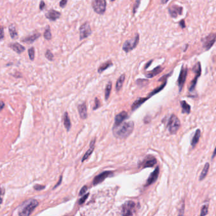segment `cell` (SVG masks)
I'll list each match as a JSON object with an SVG mask.
<instances>
[{
    "mask_svg": "<svg viewBox=\"0 0 216 216\" xmlns=\"http://www.w3.org/2000/svg\"><path fill=\"white\" fill-rule=\"evenodd\" d=\"M163 70H164V68L160 66H159L156 68H154L152 71H150L149 72L147 73V74H146L145 76L147 77V78H152V77L156 76L159 74H160Z\"/></svg>",
    "mask_w": 216,
    "mask_h": 216,
    "instance_id": "ffe728a7",
    "label": "cell"
},
{
    "mask_svg": "<svg viewBox=\"0 0 216 216\" xmlns=\"http://www.w3.org/2000/svg\"><path fill=\"white\" fill-rule=\"evenodd\" d=\"M134 122L129 121L124 122L117 126H114L113 132L114 136L119 139H125L128 137L133 131Z\"/></svg>",
    "mask_w": 216,
    "mask_h": 216,
    "instance_id": "6da1fadb",
    "label": "cell"
},
{
    "mask_svg": "<svg viewBox=\"0 0 216 216\" xmlns=\"http://www.w3.org/2000/svg\"><path fill=\"white\" fill-rule=\"evenodd\" d=\"M92 7L96 14L99 15L104 14L106 10V0H92Z\"/></svg>",
    "mask_w": 216,
    "mask_h": 216,
    "instance_id": "5b68a950",
    "label": "cell"
},
{
    "mask_svg": "<svg viewBox=\"0 0 216 216\" xmlns=\"http://www.w3.org/2000/svg\"><path fill=\"white\" fill-rule=\"evenodd\" d=\"M95 143H96L95 140H93L91 141V145H90V148H89V150L87 151V152L85 153V155H84L83 158H81V162H84L85 160L87 159V158L91 156V155L93 152V150H94V148H95Z\"/></svg>",
    "mask_w": 216,
    "mask_h": 216,
    "instance_id": "603a6c76",
    "label": "cell"
},
{
    "mask_svg": "<svg viewBox=\"0 0 216 216\" xmlns=\"http://www.w3.org/2000/svg\"><path fill=\"white\" fill-rule=\"evenodd\" d=\"M152 61H153L152 60H150V61H149V62H148L147 63H146V65H145V68H144L145 69V70H146V69H147V68H148V67H149V66H150V65H151V64H152Z\"/></svg>",
    "mask_w": 216,
    "mask_h": 216,
    "instance_id": "7dc6e473",
    "label": "cell"
},
{
    "mask_svg": "<svg viewBox=\"0 0 216 216\" xmlns=\"http://www.w3.org/2000/svg\"><path fill=\"white\" fill-rule=\"evenodd\" d=\"M45 57L48 60L52 62L54 60V55L50 50H47L45 53Z\"/></svg>",
    "mask_w": 216,
    "mask_h": 216,
    "instance_id": "836d02e7",
    "label": "cell"
},
{
    "mask_svg": "<svg viewBox=\"0 0 216 216\" xmlns=\"http://www.w3.org/2000/svg\"><path fill=\"white\" fill-rule=\"evenodd\" d=\"M8 31L10 37L12 39H17L18 38V34L17 31V27L15 24H11L8 27Z\"/></svg>",
    "mask_w": 216,
    "mask_h": 216,
    "instance_id": "7402d4cb",
    "label": "cell"
},
{
    "mask_svg": "<svg viewBox=\"0 0 216 216\" xmlns=\"http://www.w3.org/2000/svg\"><path fill=\"white\" fill-rule=\"evenodd\" d=\"M80 40H83L88 38L92 34V29L90 24L89 22H85L81 25L79 29Z\"/></svg>",
    "mask_w": 216,
    "mask_h": 216,
    "instance_id": "9c48e42d",
    "label": "cell"
},
{
    "mask_svg": "<svg viewBox=\"0 0 216 216\" xmlns=\"http://www.w3.org/2000/svg\"><path fill=\"white\" fill-rule=\"evenodd\" d=\"M62 176H61V177H60V179H59V180L58 183H57V184L55 185V186L54 187V189H55V188H56L57 186H58L61 184V182H62Z\"/></svg>",
    "mask_w": 216,
    "mask_h": 216,
    "instance_id": "816d5d0a",
    "label": "cell"
},
{
    "mask_svg": "<svg viewBox=\"0 0 216 216\" xmlns=\"http://www.w3.org/2000/svg\"><path fill=\"white\" fill-rule=\"evenodd\" d=\"M203 48L205 49L206 51L209 50L213 46L214 43L216 41V33H212L209 35L207 36L206 37L202 39Z\"/></svg>",
    "mask_w": 216,
    "mask_h": 216,
    "instance_id": "52a82bcc",
    "label": "cell"
},
{
    "mask_svg": "<svg viewBox=\"0 0 216 216\" xmlns=\"http://www.w3.org/2000/svg\"><path fill=\"white\" fill-rule=\"evenodd\" d=\"M28 55L29 59L31 61H34L35 59V48L34 47H31L28 48Z\"/></svg>",
    "mask_w": 216,
    "mask_h": 216,
    "instance_id": "d6a6232c",
    "label": "cell"
},
{
    "mask_svg": "<svg viewBox=\"0 0 216 216\" xmlns=\"http://www.w3.org/2000/svg\"><path fill=\"white\" fill-rule=\"evenodd\" d=\"M200 135H201V131L199 129H198L196 132L195 133V135L193 136L192 140L191 141V145L192 147H195V146L197 145V144L198 143V141L200 140Z\"/></svg>",
    "mask_w": 216,
    "mask_h": 216,
    "instance_id": "484cf974",
    "label": "cell"
},
{
    "mask_svg": "<svg viewBox=\"0 0 216 216\" xmlns=\"http://www.w3.org/2000/svg\"><path fill=\"white\" fill-rule=\"evenodd\" d=\"M40 36H41V34L39 33V32H35V33H34L33 34L27 36V37L22 38L21 41L24 43L30 44L34 43L37 39H38L40 37Z\"/></svg>",
    "mask_w": 216,
    "mask_h": 216,
    "instance_id": "5bb4252c",
    "label": "cell"
},
{
    "mask_svg": "<svg viewBox=\"0 0 216 216\" xmlns=\"http://www.w3.org/2000/svg\"><path fill=\"white\" fill-rule=\"evenodd\" d=\"M113 66V63L111 62V60H108L106 62L102 63L101 65L98 68V69H97V71H98L99 74H101V73L104 72V71L106 70V69H108L109 67H111Z\"/></svg>",
    "mask_w": 216,
    "mask_h": 216,
    "instance_id": "d4e9b609",
    "label": "cell"
},
{
    "mask_svg": "<svg viewBox=\"0 0 216 216\" xmlns=\"http://www.w3.org/2000/svg\"><path fill=\"white\" fill-rule=\"evenodd\" d=\"M209 167H210V164L209 163H206L204 165V168H203L202 173L200 174V176L199 178V181H202L203 179H204L205 178V177L207 176V175L208 174V172H209Z\"/></svg>",
    "mask_w": 216,
    "mask_h": 216,
    "instance_id": "83f0119b",
    "label": "cell"
},
{
    "mask_svg": "<svg viewBox=\"0 0 216 216\" xmlns=\"http://www.w3.org/2000/svg\"><path fill=\"white\" fill-rule=\"evenodd\" d=\"M193 71L195 73V76L194 77L193 80L191 81V83H190V87H189V91L190 92H192L195 90V86H196L197 81H198V79L199 78V77L201 76L202 68H201L200 63L198 62L195 65V66L193 68Z\"/></svg>",
    "mask_w": 216,
    "mask_h": 216,
    "instance_id": "8992f818",
    "label": "cell"
},
{
    "mask_svg": "<svg viewBox=\"0 0 216 216\" xmlns=\"http://www.w3.org/2000/svg\"><path fill=\"white\" fill-rule=\"evenodd\" d=\"M149 98L150 97L148 96L147 97H146V98H138L132 105V110L133 111L135 110H137L138 107H140L142 104H143L144 103H145V101Z\"/></svg>",
    "mask_w": 216,
    "mask_h": 216,
    "instance_id": "44dd1931",
    "label": "cell"
},
{
    "mask_svg": "<svg viewBox=\"0 0 216 216\" xmlns=\"http://www.w3.org/2000/svg\"><path fill=\"white\" fill-rule=\"evenodd\" d=\"M169 1V0H161V3L162 4H166Z\"/></svg>",
    "mask_w": 216,
    "mask_h": 216,
    "instance_id": "db71d44e",
    "label": "cell"
},
{
    "mask_svg": "<svg viewBox=\"0 0 216 216\" xmlns=\"http://www.w3.org/2000/svg\"><path fill=\"white\" fill-rule=\"evenodd\" d=\"M12 64H13V63H8V64H6V66H11V65H12Z\"/></svg>",
    "mask_w": 216,
    "mask_h": 216,
    "instance_id": "11a10c76",
    "label": "cell"
},
{
    "mask_svg": "<svg viewBox=\"0 0 216 216\" xmlns=\"http://www.w3.org/2000/svg\"><path fill=\"white\" fill-rule=\"evenodd\" d=\"M68 0H61L59 2V6L61 8H64L67 6Z\"/></svg>",
    "mask_w": 216,
    "mask_h": 216,
    "instance_id": "ee69618b",
    "label": "cell"
},
{
    "mask_svg": "<svg viewBox=\"0 0 216 216\" xmlns=\"http://www.w3.org/2000/svg\"><path fill=\"white\" fill-rule=\"evenodd\" d=\"M137 84L138 86H144L149 83V81L147 79H139L137 80Z\"/></svg>",
    "mask_w": 216,
    "mask_h": 216,
    "instance_id": "d590c367",
    "label": "cell"
},
{
    "mask_svg": "<svg viewBox=\"0 0 216 216\" xmlns=\"http://www.w3.org/2000/svg\"><path fill=\"white\" fill-rule=\"evenodd\" d=\"M61 13L54 9H51L48 10L47 13L45 14V17L47 19L50 20V21L55 22L56 20L59 19L61 17Z\"/></svg>",
    "mask_w": 216,
    "mask_h": 216,
    "instance_id": "4fadbf2b",
    "label": "cell"
},
{
    "mask_svg": "<svg viewBox=\"0 0 216 216\" xmlns=\"http://www.w3.org/2000/svg\"><path fill=\"white\" fill-rule=\"evenodd\" d=\"M3 194V191H2V190H1V188H0V205H1V203H2V200H3L2 197H1Z\"/></svg>",
    "mask_w": 216,
    "mask_h": 216,
    "instance_id": "681fc988",
    "label": "cell"
},
{
    "mask_svg": "<svg viewBox=\"0 0 216 216\" xmlns=\"http://www.w3.org/2000/svg\"><path fill=\"white\" fill-rule=\"evenodd\" d=\"M8 46L17 54H22L25 50V47L18 43H11L8 44Z\"/></svg>",
    "mask_w": 216,
    "mask_h": 216,
    "instance_id": "9a60e30c",
    "label": "cell"
},
{
    "mask_svg": "<svg viewBox=\"0 0 216 216\" xmlns=\"http://www.w3.org/2000/svg\"><path fill=\"white\" fill-rule=\"evenodd\" d=\"M179 25L181 27V29H185L186 27V24H185V22L184 20H180V22H179Z\"/></svg>",
    "mask_w": 216,
    "mask_h": 216,
    "instance_id": "bcb514c9",
    "label": "cell"
},
{
    "mask_svg": "<svg viewBox=\"0 0 216 216\" xmlns=\"http://www.w3.org/2000/svg\"><path fill=\"white\" fill-rule=\"evenodd\" d=\"M187 74H188V68H187V67H185L183 66L181 67L180 75H179V77L178 79V86L179 88V91L180 92L181 91L183 88V86H184L185 83Z\"/></svg>",
    "mask_w": 216,
    "mask_h": 216,
    "instance_id": "30bf717a",
    "label": "cell"
},
{
    "mask_svg": "<svg viewBox=\"0 0 216 216\" xmlns=\"http://www.w3.org/2000/svg\"><path fill=\"white\" fill-rule=\"evenodd\" d=\"M45 188V186L40 185H35L34 186V189L36 191H40Z\"/></svg>",
    "mask_w": 216,
    "mask_h": 216,
    "instance_id": "f35d334b",
    "label": "cell"
},
{
    "mask_svg": "<svg viewBox=\"0 0 216 216\" xmlns=\"http://www.w3.org/2000/svg\"><path fill=\"white\" fill-rule=\"evenodd\" d=\"M141 1H142V0H135V3H134L133 6V15H135L136 14L138 9L139 8L140 5Z\"/></svg>",
    "mask_w": 216,
    "mask_h": 216,
    "instance_id": "e575fe53",
    "label": "cell"
},
{
    "mask_svg": "<svg viewBox=\"0 0 216 216\" xmlns=\"http://www.w3.org/2000/svg\"><path fill=\"white\" fill-rule=\"evenodd\" d=\"M127 118H128V113L125 111L121 112L120 113H118V115H116V116L115 117L114 126H117L118 125L121 124V123H123V122L127 119Z\"/></svg>",
    "mask_w": 216,
    "mask_h": 216,
    "instance_id": "ac0fdd59",
    "label": "cell"
},
{
    "mask_svg": "<svg viewBox=\"0 0 216 216\" xmlns=\"http://www.w3.org/2000/svg\"><path fill=\"white\" fill-rule=\"evenodd\" d=\"M215 155H216V146H215V149H214V152H213V154H212V159H213V158L215 157Z\"/></svg>",
    "mask_w": 216,
    "mask_h": 216,
    "instance_id": "f5cc1de1",
    "label": "cell"
},
{
    "mask_svg": "<svg viewBox=\"0 0 216 216\" xmlns=\"http://www.w3.org/2000/svg\"><path fill=\"white\" fill-rule=\"evenodd\" d=\"M63 124H64V128L67 129V131H70V129L71 128V121H70V119L69 117L68 113L67 112H65L63 115Z\"/></svg>",
    "mask_w": 216,
    "mask_h": 216,
    "instance_id": "cb8c5ba5",
    "label": "cell"
},
{
    "mask_svg": "<svg viewBox=\"0 0 216 216\" xmlns=\"http://www.w3.org/2000/svg\"><path fill=\"white\" fill-rule=\"evenodd\" d=\"M5 38V34H4V27L0 26V41L3 40Z\"/></svg>",
    "mask_w": 216,
    "mask_h": 216,
    "instance_id": "60d3db41",
    "label": "cell"
},
{
    "mask_svg": "<svg viewBox=\"0 0 216 216\" xmlns=\"http://www.w3.org/2000/svg\"><path fill=\"white\" fill-rule=\"evenodd\" d=\"M115 1V0H111V2H113V1Z\"/></svg>",
    "mask_w": 216,
    "mask_h": 216,
    "instance_id": "9f6ffc18",
    "label": "cell"
},
{
    "mask_svg": "<svg viewBox=\"0 0 216 216\" xmlns=\"http://www.w3.org/2000/svg\"><path fill=\"white\" fill-rule=\"evenodd\" d=\"M156 164L157 159L156 158L152 156H148L144 160L143 164H142V167H143V168H152Z\"/></svg>",
    "mask_w": 216,
    "mask_h": 216,
    "instance_id": "e0dca14e",
    "label": "cell"
},
{
    "mask_svg": "<svg viewBox=\"0 0 216 216\" xmlns=\"http://www.w3.org/2000/svg\"><path fill=\"white\" fill-rule=\"evenodd\" d=\"M139 40H140L139 34L137 33L135 36V37L126 41L123 44L122 49H123V50L125 53H128L132 51L137 46L138 43H139Z\"/></svg>",
    "mask_w": 216,
    "mask_h": 216,
    "instance_id": "277c9868",
    "label": "cell"
},
{
    "mask_svg": "<svg viewBox=\"0 0 216 216\" xmlns=\"http://www.w3.org/2000/svg\"><path fill=\"white\" fill-rule=\"evenodd\" d=\"M166 84H167V80H166V81H164V83H163L162 85H161L159 87H158V88H156L155 89H154V90H153L151 93H150L149 95V96L150 98L151 96H154V95H156V93H159V92H160L161 91H162V89H164V87L166 86Z\"/></svg>",
    "mask_w": 216,
    "mask_h": 216,
    "instance_id": "4dcf8cb0",
    "label": "cell"
},
{
    "mask_svg": "<svg viewBox=\"0 0 216 216\" xmlns=\"http://www.w3.org/2000/svg\"><path fill=\"white\" fill-rule=\"evenodd\" d=\"M13 76L17 77V78H20V77H22V74L20 72H16V74L13 75Z\"/></svg>",
    "mask_w": 216,
    "mask_h": 216,
    "instance_id": "c3c4849f",
    "label": "cell"
},
{
    "mask_svg": "<svg viewBox=\"0 0 216 216\" xmlns=\"http://www.w3.org/2000/svg\"><path fill=\"white\" fill-rule=\"evenodd\" d=\"M135 203L133 201H127L122 206L121 214L123 215H133L135 212Z\"/></svg>",
    "mask_w": 216,
    "mask_h": 216,
    "instance_id": "ba28073f",
    "label": "cell"
},
{
    "mask_svg": "<svg viewBox=\"0 0 216 216\" xmlns=\"http://www.w3.org/2000/svg\"><path fill=\"white\" fill-rule=\"evenodd\" d=\"M89 193L86 194L85 195H84V196L79 200V205L83 204V203L85 202V200H87V198L89 197Z\"/></svg>",
    "mask_w": 216,
    "mask_h": 216,
    "instance_id": "74e56055",
    "label": "cell"
},
{
    "mask_svg": "<svg viewBox=\"0 0 216 216\" xmlns=\"http://www.w3.org/2000/svg\"><path fill=\"white\" fill-rule=\"evenodd\" d=\"M87 189H88V188H87V186H83L82 188H81V190L80 191V192H79V195H80V196H83V195L85 194V192H86V191H87Z\"/></svg>",
    "mask_w": 216,
    "mask_h": 216,
    "instance_id": "ab89813d",
    "label": "cell"
},
{
    "mask_svg": "<svg viewBox=\"0 0 216 216\" xmlns=\"http://www.w3.org/2000/svg\"><path fill=\"white\" fill-rule=\"evenodd\" d=\"M125 79V74H122L120 76L119 78L118 79L116 84V89L117 91H119L123 86V83Z\"/></svg>",
    "mask_w": 216,
    "mask_h": 216,
    "instance_id": "f1b7e54d",
    "label": "cell"
},
{
    "mask_svg": "<svg viewBox=\"0 0 216 216\" xmlns=\"http://www.w3.org/2000/svg\"><path fill=\"white\" fill-rule=\"evenodd\" d=\"M99 107H100V101H99V99H97L96 98V100H95V105H94V107H93V110H96Z\"/></svg>",
    "mask_w": 216,
    "mask_h": 216,
    "instance_id": "7bdbcfd3",
    "label": "cell"
},
{
    "mask_svg": "<svg viewBox=\"0 0 216 216\" xmlns=\"http://www.w3.org/2000/svg\"><path fill=\"white\" fill-rule=\"evenodd\" d=\"M113 174V172L111 171H104V172L101 173L99 175L96 176L93 180V185H97L100 184L102 182H103L107 178L111 176Z\"/></svg>",
    "mask_w": 216,
    "mask_h": 216,
    "instance_id": "7c38bea8",
    "label": "cell"
},
{
    "mask_svg": "<svg viewBox=\"0 0 216 216\" xmlns=\"http://www.w3.org/2000/svg\"><path fill=\"white\" fill-rule=\"evenodd\" d=\"M5 107V103L3 101H0V111Z\"/></svg>",
    "mask_w": 216,
    "mask_h": 216,
    "instance_id": "f907efd6",
    "label": "cell"
},
{
    "mask_svg": "<svg viewBox=\"0 0 216 216\" xmlns=\"http://www.w3.org/2000/svg\"><path fill=\"white\" fill-rule=\"evenodd\" d=\"M43 36H44V38L47 41H50L52 39V34H51V28L50 26H47L46 29H45V31H44V32Z\"/></svg>",
    "mask_w": 216,
    "mask_h": 216,
    "instance_id": "f546056e",
    "label": "cell"
},
{
    "mask_svg": "<svg viewBox=\"0 0 216 216\" xmlns=\"http://www.w3.org/2000/svg\"><path fill=\"white\" fill-rule=\"evenodd\" d=\"M45 7H46L45 2H44L43 0H41V1H40V3H39V10L40 11H42V10H44V9H45Z\"/></svg>",
    "mask_w": 216,
    "mask_h": 216,
    "instance_id": "b9f144b4",
    "label": "cell"
},
{
    "mask_svg": "<svg viewBox=\"0 0 216 216\" xmlns=\"http://www.w3.org/2000/svg\"><path fill=\"white\" fill-rule=\"evenodd\" d=\"M208 209H209V206L207 205H203L201 209V213L200 214V216H204L207 215L208 214Z\"/></svg>",
    "mask_w": 216,
    "mask_h": 216,
    "instance_id": "8d00e7d4",
    "label": "cell"
},
{
    "mask_svg": "<svg viewBox=\"0 0 216 216\" xmlns=\"http://www.w3.org/2000/svg\"><path fill=\"white\" fill-rule=\"evenodd\" d=\"M181 107L182 108V113L189 114L191 112L190 105L186 101H181L180 102Z\"/></svg>",
    "mask_w": 216,
    "mask_h": 216,
    "instance_id": "4316f807",
    "label": "cell"
},
{
    "mask_svg": "<svg viewBox=\"0 0 216 216\" xmlns=\"http://www.w3.org/2000/svg\"><path fill=\"white\" fill-rule=\"evenodd\" d=\"M111 88H112V83L109 82L108 83V84L106 85V89H105V99H106V100H108V98H109L110 93H111Z\"/></svg>",
    "mask_w": 216,
    "mask_h": 216,
    "instance_id": "1f68e13d",
    "label": "cell"
},
{
    "mask_svg": "<svg viewBox=\"0 0 216 216\" xmlns=\"http://www.w3.org/2000/svg\"><path fill=\"white\" fill-rule=\"evenodd\" d=\"M78 110L81 119H85L87 117V108L85 103H81L78 106Z\"/></svg>",
    "mask_w": 216,
    "mask_h": 216,
    "instance_id": "d6986e66",
    "label": "cell"
},
{
    "mask_svg": "<svg viewBox=\"0 0 216 216\" xmlns=\"http://www.w3.org/2000/svg\"><path fill=\"white\" fill-rule=\"evenodd\" d=\"M171 74H172V72H171V73H169V74H168L167 75H165V76H162V77H161V78H160V79H159V81H162V80L166 81V80H167V79H168V77H169Z\"/></svg>",
    "mask_w": 216,
    "mask_h": 216,
    "instance_id": "f6af8a7d",
    "label": "cell"
},
{
    "mask_svg": "<svg viewBox=\"0 0 216 216\" xmlns=\"http://www.w3.org/2000/svg\"><path fill=\"white\" fill-rule=\"evenodd\" d=\"M159 174V167H157L156 169L154 170V172L152 173L150 175V176L147 179V180L145 186H150V185H152L153 184V183L156 182L158 178Z\"/></svg>",
    "mask_w": 216,
    "mask_h": 216,
    "instance_id": "2e32d148",
    "label": "cell"
},
{
    "mask_svg": "<svg viewBox=\"0 0 216 216\" xmlns=\"http://www.w3.org/2000/svg\"><path fill=\"white\" fill-rule=\"evenodd\" d=\"M183 8L178 5H171L168 9V13L172 18L176 19L178 16H180L183 14Z\"/></svg>",
    "mask_w": 216,
    "mask_h": 216,
    "instance_id": "8fae6325",
    "label": "cell"
},
{
    "mask_svg": "<svg viewBox=\"0 0 216 216\" xmlns=\"http://www.w3.org/2000/svg\"><path fill=\"white\" fill-rule=\"evenodd\" d=\"M180 126L181 123L178 117L175 115L174 114H172L168 119V123H167V128H168L170 134H176L180 129Z\"/></svg>",
    "mask_w": 216,
    "mask_h": 216,
    "instance_id": "3957f363",
    "label": "cell"
},
{
    "mask_svg": "<svg viewBox=\"0 0 216 216\" xmlns=\"http://www.w3.org/2000/svg\"><path fill=\"white\" fill-rule=\"evenodd\" d=\"M38 205L39 202L36 200H30L25 203V205L20 210L18 215L21 216H28L30 215Z\"/></svg>",
    "mask_w": 216,
    "mask_h": 216,
    "instance_id": "7a4b0ae2",
    "label": "cell"
}]
</instances>
